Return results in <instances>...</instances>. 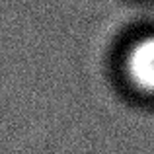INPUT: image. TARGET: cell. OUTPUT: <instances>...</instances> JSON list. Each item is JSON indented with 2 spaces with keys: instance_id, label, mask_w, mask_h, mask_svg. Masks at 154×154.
Here are the masks:
<instances>
[{
  "instance_id": "obj_1",
  "label": "cell",
  "mask_w": 154,
  "mask_h": 154,
  "mask_svg": "<svg viewBox=\"0 0 154 154\" xmlns=\"http://www.w3.org/2000/svg\"><path fill=\"white\" fill-rule=\"evenodd\" d=\"M127 72L137 88L154 92V35L133 45L127 57Z\"/></svg>"
}]
</instances>
